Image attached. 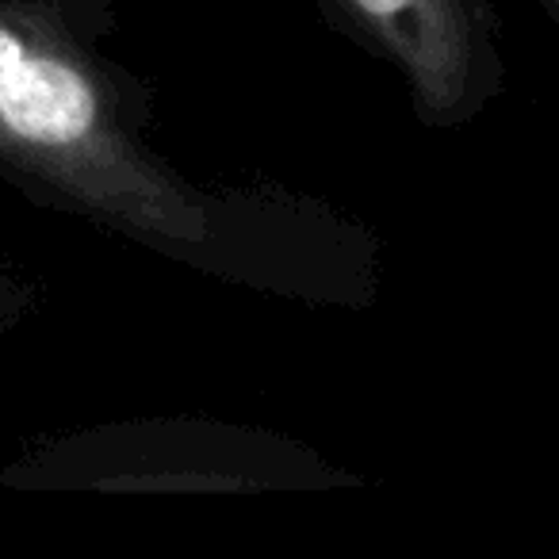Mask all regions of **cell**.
Segmentation results:
<instances>
[{
  "label": "cell",
  "instance_id": "cell-3",
  "mask_svg": "<svg viewBox=\"0 0 559 559\" xmlns=\"http://www.w3.org/2000/svg\"><path fill=\"white\" fill-rule=\"evenodd\" d=\"M334 35L391 73L426 131H467L506 96V27L490 0H311Z\"/></svg>",
  "mask_w": 559,
  "mask_h": 559
},
{
  "label": "cell",
  "instance_id": "cell-2",
  "mask_svg": "<svg viewBox=\"0 0 559 559\" xmlns=\"http://www.w3.org/2000/svg\"><path fill=\"white\" fill-rule=\"evenodd\" d=\"M365 475L319 444L207 414L116 418L55 433L0 464V490L35 495H326Z\"/></svg>",
  "mask_w": 559,
  "mask_h": 559
},
{
  "label": "cell",
  "instance_id": "cell-1",
  "mask_svg": "<svg viewBox=\"0 0 559 559\" xmlns=\"http://www.w3.org/2000/svg\"><path fill=\"white\" fill-rule=\"evenodd\" d=\"M116 0H0V180L226 288L368 314L383 241L326 195L200 180L154 142V93L111 55Z\"/></svg>",
  "mask_w": 559,
  "mask_h": 559
},
{
  "label": "cell",
  "instance_id": "cell-5",
  "mask_svg": "<svg viewBox=\"0 0 559 559\" xmlns=\"http://www.w3.org/2000/svg\"><path fill=\"white\" fill-rule=\"evenodd\" d=\"M536 4H540V9L548 12V16H551V20H556V24H559V0H536Z\"/></svg>",
  "mask_w": 559,
  "mask_h": 559
},
{
  "label": "cell",
  "instance_id": "cell-4",
  "mask_svg": "<svg viewBox=\"0 0 559 559\" xmlns=\"http://www.w3.org/2000/svg\"><path fill=\"white\" fill-rule=\"evenodd\" d=\"M43 304V288L39 280L24 276V272L0 264V337L20 330L27 319H35Z\"/></svg>",
  "mask_w": 559,
  "mask_h": 559
}]
</instances>
